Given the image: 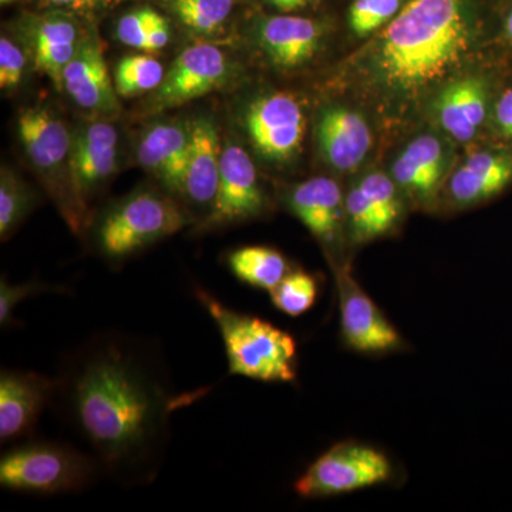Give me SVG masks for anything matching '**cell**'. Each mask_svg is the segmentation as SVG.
<instances>
[{
	"label": "cell",
	"instance_id": "cell-1",
	"mask_svg": "<svg viewBox=\"0 0 512 512\" xmlns=\"http://www.w3.org/2000/svg\"><path fill=\"white\" fill-rule=\"evenodd\" d=\"M200 393H174L164 360L151 343L103 332L64 357L52 404L103 473L133 487L156 480L173 413Z\"/></svg>",
	"mask_w": 512,
	"mask_h": 512
},
{
	"label": "cell",
	"instance_id": "cell-2",
	"mask_svg": "<svg viewBox=\"0 0 512 512\" xmlns=\"http://www.w3.org/2000/svg\"><path fill=\"white\" fill-rule=\"evenodd\" d=\"M473 42L464 0H409L380 37L377 76L397 92H420L457 67Z\"/></svg>",
	"mask_w": 512,
	"mask_h": 512
},
{
	"label": "cell",
	"instance_id": "cell-3",
	"mask_svg": "<svg viewBox=\"0 0 512 512\" xmlns=\"http://www.w3.org/2000/svg\"><path fill=\"white\" fill-rule=\"evenodd\" d=\"M220 330L231 376L262 383H295L298 379V343L274 323L228 308L202 288L194 289Z\"/></svg>",
	"mask_w": 512,
	"mask_h": 512
},
{
	"label": "cell",
	"instance_id": "cell-4",
	"mask_svg": "<svg viewBox=\"0 0 512 512\" xmlns=\"http://www.w3.org/2000/svg\"><path fill=\"white\" fill-rule=\"evenodd\" d=\"M101 474L93 454L59 441H25L0 458V485L16 493H82L96 484Z\"/></svg>",
	"mask_w": 512,
	"mask_h": 512
},
{
	"label": "cell",
	"instance_id": "cell-5",
	"mask_svg": "<svg viewBox=\"0 0 512 512\" xmlns=\"http://www.w3.org/2000/svg\"><path fill=\"white\" fill-rule=\"evenodd\" d=\"M190 224L183 208L160 192L141 190L104 212L94 242L109 261H123Z\"/></svg>",
	"mask_w": 512,
	"mask_h": 512
},
{
	"label": "cell",
	"instance_id": "cell-6",
	"mask_svg": "<svg viewBox=\"0 0 512 512\" xmlns=\"http://www.w3.org/2000/svg\"><path fill=\"white\" fill-rule=\"evenodd\" d=\"M394 476L392 460L384 451L360 441L336 443L306 468L293 484L302 498L339 497L389 483Z\"/></svg>",
	"mask_w": 512,
	"mask_h": 512
},
{
	"label": "cell",
	"instance_id": "cell-7",
	"mask_svg": "<svg viewBox=\"0 0 512 512\" xmlns=\"http://www.w3.org/2000/svg\"><path fill=\"white\" fill-rule=\"evenodd\" d=\"M340 335L346 348L369 356L392 355L407 349L406 339L367 295L348 269L336 272Z\"/></svg>",
	"mask_w": 512,
	"mask_h": 512
},
{
	"label": "cell",
	"instance_id": "cell-8",
	"mask_svg": "<svg viewBox=\"0 0 512 512\" xmlns=\"http://www.w3.org/2000/svg\"><path fill=\"white\" fill-rule=\"evenodd\" d=\"M245 127L252 146L262 157L284 163L301 150L305 113L301 103L291 94H268L249 104Z\"/></svg>",
	"mask_w": 512,
	"mask_h": 512
},
{
	"label": "cell",
	"instance_id": "cell-9",
	"mask_svg": "<svg viewBox=\"0 0 512 512\" xmlns=\"http://www.w3.org/2000/svg\"><path fill=\"white\" fill-rule=\"evenodd\" d=\"M268 207L264 188L251 157L237 144L222 150L220 180L205 224L225 227L258 218Z\"/></svg>",
	"mask_w": 512,
	"mask_h": 512
},
{
	"label": "cell",
	"instance_id": "cell-10",
	"mask_svg": "<svg viewBox=\"0 0 512 512\" xmlns=\"http://www.w3.org/2000/svg\"><path fill=\"white\" fill-rule=\"evenodd\" d=\"M227 56L220 47L195 43L174 60L154 97L156 110L174 109L214 92L228 77Z\"/></svg>",
	"mask_w": 512,
	"mask_h": 512
},
{
	"label": "cell",
	"instance_id": "cell-11",
	"mask_svg": "<svg viewBox=\"0 0 512 512\" xmlns=\"http://www.w3.org/2000/svg\"><path fill=\"white\" fill-rule=\"evenodd\" d=\"M55 397V379L32 370L0 373V441L28 439Z\"/></svg>",
	"mask_w": 512,
	"mask_h": 512
},
{
	"label": "cell",
	"instance_id": "cell-12",
	"mask_svg": "<svg viewBox=\"0 0 512 512\" xmlns=\"http://www.w3.org/2000/svg\"><path fill=\"white\" fill-rule=\"evenodd\" d=\"M346 222L356 244H366L390 234L403 215L400 188L383 173L363 177L345 197Z\"/></svg>",
	"mask_w": 512,
	"mask_h": 512
},
{
	"label": "cell",
	"instance_id": "cell-13",
	"mask_svg": "<svg viewBox=\"0 0 512 512\" xmlns=\"http://www.w3.org/2000/svg\"><path fill=\"white\" fill-rule=\"evenodd\" d=\"M117 147L116 127L104 121L87 124L73 136L67 160V181L84 208L86 201L116 171Z\"/></svg>",
	"mask_w": 512,
	"mask_h": 512
},
{
	"label": "cell",
	"instance_id": "cell-14",
	"mask_svg": "<svg viewBox=\"0 0 512 512\" xmlns=\"http://www.w3.org/2000/svg\"><path fill=\"white\" fill-rule=\"evenodd\" d=\"M18 133L30 161L52 183V194L60 207L62 197L55 175L69 160L73 141L69 128L52 110L39 106L20 114Z\"/></svg>",
	"mask_w": 512,
	"mask_h": 512
},
{
	"label": "cell",
	"instance_id": "cell-15",
	"mask_svg": "<svg viewBox=\"0 0 512 512\" xmlns=\"http://www.w3.org/2000/svg\"><path fill=\"white\" fill-rule=\"evenodd\" d=\"M289 210L326 245H332L346 222L345 195L339 184L328 177L303 181L289 192Z\"/></svg>",
	"mask_w": 512,
	"mask_h": 512
},
{
	"label": "cell",
	"instance_id": "cell-16",
	"mask_svg": "<svg viewBox=\"0 0 512 512\" xmlns=\"http://www.w3.org/2000/svg\"><path fill=\"white\" fill-rule=\"evenodd\" d=\"M512 184V153L478 151L451 177L448 201L457 208L474 207L493 200Z\"/></svg>",
	"mask_w": 512,
	"mask_h": 512
},
{
	"label": "cell",
	"instance_id": "cell-17",
	"mask_svg": "<svg viewBox=\"0 0 512 512\" xmlns=\"http://www.w3.org/2000/svg\"><path fill=\"white\" fill-rule=\"evenodd\" d=\"M320 153L335 170L352 171L365 160L372 146L366 120L346 107H328L318 120Z\"/></svg>",
	"mask_w": 512,
	"mask_h": 512
},
{
	"label": "cell",
	"instance_id": "cell-18",
	"mask_svg": "<svg viewBox=\"0 0 512 512\" xmlns=\"http://www.w3.org/2000/svg\"><path fill=\"white\" fill-rule=\"evenodd\" d=\"M63 89L84 110L111 113L119 107L116 86L111 83L99 42L82 40L76 56L64 69Z\"/></svg>",
	"mask_w": 512,
	"mask_h": 512
},
{
	"label": "cell",
	"instance_id": "cell-19",
	"mask_svg": "<svg viewBox=\"0 0 512 512\" xmlns=\"http://www.w3.org/2000/svg\"><path fill=\"white\" fill-rule=\"evenodd\" d=\"M190 134V124L158 123L138 143L140 164L175 194H183Z\"/></svg>",
	"mask_w": 512,
	"mask_h": 512
},
{
	"label": "cell",
	"instance_id": "cell-20",
	"mask_svg": "<svg viewBox=\"0 0 512 512\" xmlns=\"http://www.w3.org/2000/svg\"><path fill=\"white\" fill-rule=\"evenodd\" d=\"M490 107V89L483 77L466 76L448 84L436 103V114L448 136L461 143L473 140Z\"/></svg>",
	"mask_w": 512,
	"mask_h": 512
},
{
	"label": "cell",
	"instance_id": "cell-21",
	"mask_svg": "<svg viewBox=\"0 0 512 512\" xmlns=\"http://www.w3.org/2000/svg\"><path fill=\"white\" fill-rule=\"evenodd\" d=\"M190 148L185 168L183 194L198 207H212L220 180L222 150L217 126L208 117L190 124Z\"/></svg>",
	"mask_w": 512,
	"mask_h": 512
},
{
	"label": "cell",
	"instance_id": "cell-22",
	"mask_svg": "<svg viewBox=\"0 0 512 512\" xmlns=\"http://www.w3.org/2000/svg\"><path fill=\"white\" fill-rule=\"evenodd\" d=\"M446 170L443 144L434 136L412 141L394 161V183L417 204H431Z\"/></svg>",
	"mask_w": 512,
	"mask_h": 512
},
{
	"label": "cell",
	"instance_id": "cell-23",
	"mask_svg": "<svg viewBox=\"0 0 512 512\" xmlns=\"http://www.w3.org/2000/svg\"><path fill=\"white\" fill-rule=\"evenodd\" d=\"M30 26L36 69L49 76L57 87H63L64 69L82 43L76 22L63 13H49Z\"/></svg>",
	"mask_w": 512,
	"mask_h": 512
},
{
	"label": "cell",
	"instance_id": "cell-24",
	"mask_svg": "<svg viewBox=\"0 0 512 512\" xmlns=\"http://www.w3.org/2000/svg\"><path fill=\"white\" fill-rule=\"evenodd\" d=\"M318 23L299 16H275L259 29V43L276 66L292 69L311 60L318 50Z\"/></svg>",
	"mask_w": 512,
	"mask_h": 512
},
{
	"label": "cell",
	"instance_id": "cell-25",
	"mask_svg": "<svg viewBox=\"0 0 512 512\" xmlns=\"http://www.w3.org/2000/svg\"><path fill=\"white\" fill-rule=\"evenodd\" d=\"M229 271L241 281L261 291H274L289 272L291 265L281 252L269 247L235 249L227 259Z\"/></svg>",
	"mask_w": 512,
	"mask_h": 512
},
{
	"label": "cell",
	"instance_id": "cell-26",
	"mask_svg": "<svg viewBox=\"0 0 512 512\" xmlns=\"http://www.w3.org/2000/svg\"><path fill=\"white\" fill-rule=\"evenodd\" d=\"M318 295V279L302 269H292L281 284L269 292L272 305L291 318H298L311 311L318 301Z\"/></svg>",
	"mask_w": 512,
	"mask_h": 512
},
{
	"label": "cell",
	"instance_id": "cell-27",
	"mask_svg": "<svg viewBox=\"0 0 512 512\" xmlns=\"http://www.w3.org/2000/svg\"><path fill=\"white\" fill-rule=\"evenodd\" d=\"M165 77L163 64L150 55L126 56L117 64L114 86L117 94L128 97L157 90Z\"/></svg>",
	"mask_w": 512,
	"mask_h": 512
},
{
	"label": "cell",
	"instance_id": "cell-28",
	"mask_svg": "<svg viewBox=\"0 0 512 512\" xmlns=\"http://www.w3.org/2000/svg\"><path fill=\"white\" fill-rule=\"evenodd\" d=\"M33 207V197L25 184L8 168L0 175V237L2 241L16 231L28 217Z\"/></svg>",
	"mask_w": 512,
	"mask_h": 512
},
{
	"label": "cell",
	"instance_id": "cell-29",
	"mask_svg": "<svg viewBox=\"0 0 512 512\" xmlns=\"http://www.w3.org/2000/svg\"><path fill=\"white\" fill-rule=\"evenodd\" d=\"M170 5L187 28L205 35L217 32L232 10V0H170Z\"/></svg>",
	"mask_w": 512,
	"mask_h": 512
},
{
	"label": "cell",
	"instance_id": "cell-30",
	"mask_svg": "<svg viewBox=\"0 0 512 512\" xmlns=\"http://www.w3.org/2000/svg\"><path fill=\"white\" fill-rule=\"evenodd\" d=\"M400 0H355L349 10L353 32L366 36L382 28L399 13Z\"/></svg>",
	"mask_w": 512,
	"mask_h": 512
},
{
	"label": "cell",
	"instance_id": "cell-31",
	"mask_svg": "<svg viewBox=\"0 0 512 512\" xmlns=\"http://www.w3.org/2000/svg\"><path fill=\"white\" fill-rule=\"evenodd\" d=\"M53 292L62 293L64 288L36 281L13 285L8 279L2 278L0 281V325L2 328H10L15 323L16 308L26 299L42 295V293Z\"/></svg>",
	"mask_w": 512,
	"mask_h": 512
},
{
	"label": "cell",
	"instance_id": "cell-32",
	"mask_svg": "<svg viewBox=\"0 0 512 512\" xmlns=\"http://www.w3.org/2000/svg\"><path fill=\"white\" fill-rule=\"evenodd\" d=\"M163 16L153 9H138L127 13L117 23V39L124 45L143 50L148 33L157 25Z\"/></svg>",
	"mask_w": 512,
	"mask_h": 512
},
{
	"label": "cell",
	"instance_id": "cell-33",
	"mask_svg": "<svg viewBox=\"0 0 512 512\" xmlns=\"http://www.w3.org/2000/svg\"><path fill=\"white\" fill-rule=\"evenodd\" d=\"M26 56L18 43L9 37L0 39V87L10 90L19 86L25 73Z\"/></svg>",
	"mask_w": 512,
	"mask_h": 512
},
{
	"label": "cell",
	"instance_id": "cell-34",
	"mask_svg": "<svg viewBox=\"0 0 512 512\" xmlns=\"http://www.w3.org/2000/svg\"><path fill=\"white\" fill-rule=\"evenodd\" d=\"M493 123L498 136L512 144V89L504 92L495 103Z\"/></svg>",
	"mask_w": 512,
	"mask_h": 512
},
{
	"label": "cell",
	"instance_id": "cell-35",
	"mask_svg": "<svg viewBox=\"0 0 512 512\" xmlns=\"http://www.w3.org/2000/svg\"><path fill=\"white\" fill-rule=\"evenodd\" d=\"M171 32L170 25L164 18L151 29L148 33L146 43H144L143 52L153 53L158 50L164 49L170 42Z\"/></svg>",
	"mask_w": 512,
	"mask_h": 512
},
{
	"label": "cell",
	"instance_id": "cell-36",
	"mask_svg": "<svg viewBox=\"0 0 512 512\" xmlns=\"http://www.w3.org/2000/svg\"><path fill=\"white\" fill-rule=\"evenodd\" d=\"M110 2L111 0H42L45 6L74 10V12H87V10L109 5Z\"/></svg>",
	"mask_w": 512,
	"mask_h": 512
},
{
	"label": "cell",
	"instance_id": "cell-37",
	"mask_svg": "<svg viewBox=\"0 0 512 512\" xmlns=\"http://www.w3.org/2000/svg\"><path fill=\"white\" fill-rule=\"evenodd\" d=\"M275 8L284 10V12H291L305 6L309 0H269Z\"/></svg>",
	"mask_w": 512,
	"mask_h": 512
},
{
	"label": "cell",
	"instance_id": "cell-38",
	"mask_svg": "<svg viewBox=\"0 0 512 512\" xmlns=\"http://www.w3.org/2000/svg\"><path fill=\"white\" fill-rule=\"evenodd\" d=\"M505 30H507V35L512 42V10L510 15H508L507 23H505Z\"/></svg>",
	"mask_w": 512,
	"mask_h": 512
},
{
	"label": "cell",
	"instance_id": "cell-39",
	"mask_svg": "<svg viewBox=\"0 0 512 512\" xmlns=\"http://www.w3.org/2000/svg\"><path fill=\"white\" fill-rule=\"evenodd\" d=\"M10 2H13V0H0V3H2V5H8V3Z\"/></svg>",
	"mask_w": 512,
	"mask_h": 512
}]
</instances>
